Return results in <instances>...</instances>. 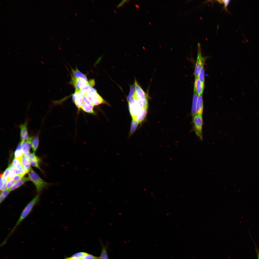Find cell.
Listing matches in <instances>:
<instances>
[{
	"label": "cell",
	"mask_w": 259,
	"mask_h": 259,
	"mask_svg": "<svg viewBox=\"0 0 259 259\" xmlns=\"http://www.w3.org/2000/svg\"><path fill=\"white\" fill-rule=\"evenodd\" d=\"M198 97V95L196 92L194 91L191 109L193 118L196 114V108Z\"/></svg>",
	"instance_id": "cell-15"
},
{
	"label": "cell",
	"mask_w": 259,
	"mask_h": 259,
	"mask_svg": "<svg viewBox=\"0 0 259 259\" xmlns=\"http://www.w3.org/2000/svg\"><path fill=\"white\" fill-rule=\"evenodd\" d=\"M218 1L220 3H224V8L227 11H228L227 9V7L230 1V0H218Z\"/></svg>",
	"instance_id": "cell-34"
},
{
	"label": "cell",
	"mask_w": 259,
	"mask_h": 259,
	"mask_svg": "<svg viewBox=\"0 0 259 259\" xmlns=\"http://www.w3.org/2000/svg\"><path fill=\"white\" fill-rule=\"evenodd\" d=\"M91 20L92 21V22H93V20H92L91 19Z\"/></svg>",
	"instance_id": "cell-50"
},
{
	"label": "cell",
	"mask_w": 259,
	"mask_h": 259,
	"mask_svg": "<svg viewBox=\"0 0 259 259\" xmlns=\"http://www.w3.org/2000/svg\"><path fill=\"white\" fill-rule=\"evenodd\" d=\"M24 175L23 174H17L15 175L12 178L15 182L17 181L22 178Z\"/></svg>",
	"instance_id": "cell-38"
},
{
	"label": "cell",
	"mask_w": 259,
	"mask_h": 259,
	"mask_svg": "<svg viewBox=\"0 0 259 259\" xmlns=\"http://www.w3.org/2000/svg\"><path fill=\"white\" fill-rule=\"evenodd\" d=\"M12 164L18 170H20L23 169L21 163V159L15 158L13 160Z\"/></svg>",
	"instance_id": "cell-24"
},
{
	"label": "cell",
	"mask_w": 259,
	"mask_h": 259,
	"mask_svg": "<svg viewBox=\"0 0 259 259\" xmlns=\"http://www.w3.org/2000/svg\"><path fill=\"white\" fill-rule=\"evenodd\" d=\"M74 14H75V15H76V16H77V13H74Z\"/></svg>",
	"instance_id": "cell-44"
},
{
	"label": "cell",
	"mask_w": 259,
	"mask_h": 259,
	"mask_svg": "<svg viewBox=\"0 0 259 259\" xmlns=\"http://www.w3.org/2000/svg\"><path fill=\"white\" fill-rule=\"evenodd\" d=\"M28 175V178L35 185L38 193L50 184L43 180L32 169H30Z\"/></svg>",
	"instance_id": "cell-3"
},
{
	"label": "cell",
	"mask_w": 259,
	"mask_h": 259,
	"mask_svg": "<svg viewBox=\"0 0 259 259\" xmlns=\"http://www.w3.org/2000/svg\"><path fill=\"white\" fill-rule=\"evenodd\" d=\"M51 38L53 39V40H54V39L53 37H52Z\"/></svg>",
	"instance_id": "cell-47"
},
{
	"label": "cell",
	"mask_w": 259,
	"mask_h": 259,
	"mask_svg": "<svg viewBox=\"0 0 259 259\" xmlns=\"http://www.w3.org/2000/svg\"><path fill=\"white\" fill-rule=\"evenodd\" d=\"M22 150L24 154L29 158L30 155L29 149L26 142L22 140L20 142Z\"/></svg>",
	"instance_id": "cell-21"
},
{
	"label": "cell",
	"mask_w": 259,
	"mask_h": 259,
	"mask_svg": "<svg viewBox=\"0 0 259 259\" xmlns=\"http://www.w3.org/2000/svg\"><path fill=\"white\" fill-rule=\"evenodd\" d=\"M84 94L80 91H75L72 94V101L79 110L80 109L84 101Z\"/></svg>",
	"instance_id": "cell-7"
},
{
	"label": "cell",
	"mask_w": 259,
	"mask_h": 259,
	"mask_svg": "<svg viewBox=\"0 0 259 259\" xmlns=\"http://www.w3.org/2000/svg\"><path fill=\"white\" fill-rule=\"evenodd\" d=\"M40 132L39 131L36 134L34 135L32 143V147L33 151H36L38 147L39 143V135Z\"/></svg>",
	"instance_id": "cell-18"
},
{
	"label": "cell",
	"mask_w": 259,
	"mask_h": 259,
	"mask_svg": "<svg viewBox=\"0 0 259 259\" xmlns=\"http://www.w3.org/2000/svg\"><path fill=\"white\" fill-rule=\"evenodd\" d=\"M204 86L201 83L198 77L195 78L194 91L196 92L198 96L202 95Z\"/></svg>",
	"instance_id": "cell-12"
},
{
	"label": "cell",
	"mask_w": 259,
	"mask_h": 259,
	"mask_svg": "<svg viewBox=\"0 0 259 259\" xmlns=\"http://www.w3.org/2000/svg\"><path fill=\"white\" fill-rule=\"evenodd\" d=\"M21 161L23 167L29 172L31 169L29 158L23 154L21 159Z\"/></svg>",
	"instance_id": "cell-14"
},
{
	"label": "cell",
	"mask_w": 259,
	"mask_h": 259,
	"mask_svg": "<svg viewBox=\"0 0 259 259\" xmlns=\"http://www.w3.org/2000/svg\"><path fill=\"white\" fill-rule=\"evenodd\" d=\"M204 66V65L202 66L200 71L198 75V78L201 83L203 85H204L205 72Z\"/></svg>",
	"instance_id": "cell-27"
},
{
	"label": "cell",
	"mask_w": 259,
	"mask_h": 259,
	"mask_svg": "<svg viewBox=\"0 0 259 259\" xmlns=\"http://www.w3.org/2000/svg\"><path fill=\"white\" fill-rule=\"evenodd\" d=\"M29 160H36L40 162L41 161V159L40 158L37 157L35 155V154L34 153L30 154L29 156Z\"/></svg>",
	"instance_id": "cell-37"
},
{
	"label": "cell",
	"mask_w": 259,
	"mask_h": 259,
	"mask_svg": "<svg viewBox=\"0 0 259 259\" xmlns=\"http://www.w3.org/2000/svg\"><path fill=\"white\" fill-rule=\"evenodd\" d=\"M135 93L137 96L142 99H147V96L146 93L140 86L136 80L135 79L134 82Z\"/></svg>",
	"instance_id": "cell-11"
},
{
	"label": "cell",
	"mask_w": 259,
	"mask_h": 259,
	"mask_svg": "<svg viewBox=\"0 0 259 259\" xmlns=\"http://www.w3.org/2000/svg\"><path fill=\"white\" fill-rule=\"evenodd\" d=\"M15 182L12 178L7 181L6 189L9 190L15 183Z\"/></svg>",
	"instance_id": "cell-36"
},
{
	"label": "cell",
	"mask_w": 259,
	"mask_h": 259,
	"mask_svg": "<svg viewBox=\"0 0 259 259\" xmlns=\"http://www.w3.org/2000/svg\"><path fill=\"white\" fill-rule=\"evenodd\" d=\"M39 197V194H38L25 207L21 212L17 222L11 231L10 235L13 232L18 225L30 213L35 205L38 202Z\"/></svg>",
	"instance_id": "cell-2"
},
{
	"label": "cell",
	"mask_w": 259,
	"mask_h": 259,
	"mask_svg": "<svg viewBox=\"0 0 259 259\" xmlns=\"http://www.w3.org/2000/svg\"><path fill=\"white\" fill-rule=\"evenodd\" d=\"M194 130L196 135L202 139V128L203 124L202 116L196 114L193 118Z\"/></svg>",
	"instance_id": "cell-5"
},
{
	"label": "cell",
	"mask_w": 259,
	"mask_h": 259,
	"mask_svg": "<svg viewBox=\"0 0 259 259\" xmlns=\"http://www.w3.org/2000/svg\"><path fill=\"white\" fill-rule=\"evenodd\" d=\"M100 242L102 249L100 256L99 257V259H109L107 251V246L103 245L101 241Z\"/></svg>",
	"instance_id": "cell-20"
},
{
	"label": "cell",
	"mask_w": 259,
	"mask_h": 259,
	"mask_svg": "<svg viewBox=\"0 0 259 259\" xmlns=\"http://www.w3.org/2000/svg\"><path fill=\"white\" fill-rule=\"evenodd\" d=\"M67 39H68V40H70V39L68 37H67Z\"/></svg>",
	"instance_id": "cell-45"
},
{
	"label": "cell",
	"mask_w": 259,
	"mask_h": 259,
	"mask_svg": "<svg viewBox=\"0 0 259 259\" xmlns=\"http://www.w3.org/2000/svg\"><path fill=\"white\" fill-rule=\"evenodd\" d=\"M85 253L84 252H78L72 255L71 256L76 257L80 259H82Z\"/></svg>",
	"instance_id": "cell-35"
},
{
	"label": "cell",
	"mask_w": 259,
	"mask_h": 259,
	"mask_svg": "<svg viewBox=\"0 0 259 259\" xmlns=\"http://www.w3.org/2000/svg\"><path fill=\"white\" fill-rule=\"evenodd\" d=\"M23 153L22 150L21 142L18 144L16 150L14 153L15 158L21 159Z\"/></svg>",
	"instance_id": "cell-22"
},
{
	"label": "cell",
	"mask_w": 259,
	"mask_h": 259,
	"mask_svg": "<svg viewBox=\"0 0 259 259\" xmlns=\"http://www.w3.org/2000/svg\"><path fill=\"white\" fill-rule=\"evenodd\" d=\"M28 121H26L23 124H21L19 126L20 129V137L22 140H27L29 137L27 127Z\"/></svg>",
	"instance_id": "cell-10"
},
{
	"label": "cell",
	"mask_w": 259,
	"mask_h": 259,
	"mask_svg": "<svg viewBox=\"0 0 259 259\" xmlns=\"http://www.w3.org/2000/svg\"><path fill=\"white\" fill-rule=\"evenodd\" d=\"M203 108L202 95L198 96L196 108V114L202 116Z\"/></svg>",
	"instance_id": "cell-13"
},
{
	"label": "cell",
	"mask_w": 259,
	"mask_h": 259,
	"mask_svg": "<svg viewBox=\"0 0 259 259\" xmlns=\"http://www.w3.org/2000/svg\"><path fill=\"white\" fill-rule=\"evenodd\" d=\"M2 177L3 174H0V189L1 188L2 185L3 184V182L2 179Z\"/></svg>",
	"instance_id": "cell-42"
},
{
	"label": "cell",
	"mask_w": 259,
	"mask_h": 259,
	"mask_svg": "<svg viewBox=\"0 0 259 259\" xmlns=\"http://www.w3.org/2000/svg\"><path fill=\"white\" fill-rule=\"evenodd\" d=\"M68 7L70 9V10H71V9L70 7Z\"/></svg>",
	"instance_id": "cell-48"
},
{
	"label": "cell",
	"mask_w": 259,
	"mask_h": 259,
	"mask_svg": "<svg viewBox=\"0 0 259 259\" xmlns=\"http://www.w3.org/2000/svg\"><path fill=\"white\" fill-rule=\"evenodd\" d=\"M96 90V89L93 88V87L88 84L84 85L80 89V91L83 94Z\"/></svg>",
	"instance_id": "cell-23"
},
{
	"label": "cell",
	"mask_w": 259,
	"mask_h": 259,
	"mask_svg": "<svg viewBox=\"0 0 259 259\" xmlns=\"http://www.w3.org/2000/svg\"><path fill=\"white\" fill-rule=\"evenodd\" d=\"M70 83L73 86L76 91H80L81 88L84 85L87 84H89L88 81L87 82L82 79L75 77L72 76Z\"/></svg>",
	"instance_id": "cell-8"
},
{
	"label": "cell",
	"mask_w": 259,
	"mask_h": 259,
	"mask_svg": "<svg viewBox=\"0 0 259 259\" xmlns=\"http://www.w3.org/2000/svg\"><path fill=\"white\" fill-rule=\"evenodd\" d=\"M139 123L136 120L132 119L130 127V135L133 134L136 130Z\"/></svg>",
	"instance_id": "cell-26"
},
{
	"label": "cell",
	"mask_w": 259,
	"mask_h": 259,
	"mask_svg": "<svg viewBox=\"0 0 259 259\" xmlns=\"http://www.w3.org/2000/svg\"><path fill=\"white\" fill-rule=\"evenodd\" d=\"M63 16L65 18H66V17H65V16L64 15H63Z\"/></svg>",
	"instance_id": "cell-46"
},
{
	"label": "cell",
	"mask_w": 259,
	"mask_h": 259,
	"mask_svg": "<svg viewBox=\"0 0 259 259\" xmlns=\"http://www.w3.org/2000/svg\"><path fill=\"white\" fill-rule=\"evenodd\" d=\"M82 259H99V257H97L85 253Z\"/></svg>",
	"instance_id": "cell-30"
},
{
	"label": "cell",
	"mask_w": 259,
	"mask_h": 259,
	"mask_svg": "<svg viewBox=\"0 0 259 259\" xmlns=\"http://www.w3.org/2000/svg\"><path fill=\"white\" fill-rule=\"evenodd\" d=\"M62 24H63L64 25V26H65V24H64V23H62Z\"/></svg>",
	"instance_id": "cell-49"
},
{
	"label": "cell",
	"mask_w": 259,
	"mask_h": 259,
	"mask_svg": "<svg viewBox=\"0 0 259 259\" xmlns=\"http://www.w3.org/2000/svg\"><path fill=\"white\" fill-rule=\"evenodd\" d=\"M128 1L129 0H122L116 6L117 8H119L122 6L124 4Z\"/></svg>",
	"instance_id": "cell-39"
},
{
	"label": "cell",
	"mask_w": 259,
	"mask_h": 259,
	"mask_svg": "<svg viewBox=\"0 0 259 259\" xmlns=\"http://www.w3.org/2000/svg\"><path fill=\"white\" fill-rule=\"evenodd\" d=\"M89 101L94 106L102 104H109L98 93L96 90L83 94Z\"/></svg>",
	"instance_id": "cell-4"
},
{
	"label": "cell",
	"mask_w": 259,
	"mask_h": 259,
	"mask_svg": "<svg viewBox=\"0 0 259 259\" xmlns=\"http://www.w3.org/2000/svg\"><path fill=\"white\" fill-rule=\"evenodd\" d=\"M34 137V135L30 136H29L26 140V142L29 149L32 147V143Z\"/></svg>",
	"instance_id": "cell-33"
},
{
	"label": "cell",
	"mask_w": 259,
	"mask_h": 259,
	"mask_svg": "<svg viewBox=\"0 0 259 259\" xmlns=\"http://www.w3.org/2000/svg\"><path fill=\"white\" fill-rule=\"evenodd\" d=\"M10 167V172L7 179V181L12 179L16 174H17V170L12 164Z\"/></svg>",
	"instance_id": "cell-25"
},
{
	"label": "cell",
	"mask_w": 259,
	"mask_h": 259,
	"mask_svg": "<svg viewBox=\"0 0 259 259\" xmlns=\"http://www.w3.org/2000/svg\"><path fill=\"white\" fill-rule=\"evenodd\" d=\"M7 182V181H6L5 182L3 183L2 186L0 189L1 192L3 191L6 188Z\"/></svg>",
	"instance_id": "cell-41"
},
{
	"label": "cell",
	"mask_w": 259,
	"mask_h": 259,
	"mask_svg": "<svg viewBox=\"0 0 259 259\" xmlns=\"http://www.w3.org/2000/svg\"><path fill=\"white\" fill-rule=\"evenodd\" d=\"M253 242L254 246L255 247V249L257 256V259H259V250L254 241H253Z\"/></svg>",
	"instance_id": "cell-40"
},
{
	"label": "cell",
	"mask_w": 259,
	"mask_h": 259,
	"mask_svg": "<svg viewBox=\"0 0 259 259\" xmlns=\"http://www.w3.org/2000/svg\"><path fill=\"white\" fill-rule=\"evenodd\" d=\"M147 108L148 107H144L134 119L137 121L139 123L142 121L147 115Z\"/></svg>",
	"instance_id": "cell-17"
},
{
	"label": "cell",
	"mask_w": 259,
	"mask_h": 259,
	"mask_svg": "<svg viewBox=\"0 0 259 259\" xmlns=\"http://www.w3.org/2000/svg\"><path fill=\"white\" fill-rule=\"evenodd\" d=\"M30 180L29 178L23 177L20 180L16 182L9 189L10 191L14 190L19 188L25 182Z\"/></svg>",
	"instance_id": "cell-16"
},
{
	"label": "cell",
	"mask_w": 259,
	"mask_h": 259,
	"mask_svg": "<svg viewBox=\"0 0 259 259\" xmlns=\"http://www.w3.org/2000/svg\"><path fill=\"white\" fill-rule=\"evenodd\" d=\"M64 259H81L77 257L71 256V257L65 258Z\"/></svg>",
	"instance_id": "cell-43"
},
{
	"label": "cell",
	"mask_w": 259,
	"mask_h": 259,
	"mask_svg": "<svg viewBox=\"0 0 259 259\" xmlns=\"http://www.w3.org/2000/svg\"><path fill=\"white\" fill-rule=\"evenodd\" d=\"M84 101L81 105L80 109L88 113L95 114L94 106L88 100L85 95L84 96Z\"/></svg>",
	"instance_id": "cell-9"
},
{
	"label": "cell",
	"mask_w": 259,
	"mask_h": 259,
	"mask_svg": "<svg viewBox=\"0 0 259 259\" xmlns=\"http://www.w3.org/2000/svg\"><path fill=\"white\" fill-rule=\"evenodd\" d=\"M198 53L197 58L195 67L194 75L195 78H197L200 71L203 66L204 65L205 58L202 55L200 44L198 43Z\"/></svg>",
	"instance_id": "cell-6"
},
{
	"label": "cell",
	"mask_w": 259,
	"mask_h": 259,
	"mask_svg": "<svg viewBox=\"0 0 259 259\" xmlns=\"http://www.w3.org/2000/svg\"><path fill=\"white\" fill-rule=\"evenodd\" d=\"M10 169V167L9 166L3 174L2 179L3 183L7 181V178L9 173Z\"/></svg>",
	"instance_id": "cell-31"
},
{
	"label": "cell",
	"mask_w": 259,
	"mask_h": 259,
	"mask_svg": "<svg viewBox=\"0 0 259 259\" xmlns=\"http://www.w3.org/2000/svg\"><path fill=\"white\" fill-rule=\"evenodd\" d=\"M11 191L9 190L5 189L1 192L0 195V203H1L7 196Z\"/></svg>",
	"instance_id": "cell-28"
},
{
	"label": "cell",
	"mask_w": 259,
	"mask_h": 259,
	"mask_svg": "<svg viewBox=\"0 0 259 259\" xmlns=\"http://www.w3.org/2000/svg\"><path fill=\"white\" fill-rule=\"evenodd\" d=\"M135 92L134 86L132 85L130 87V91L127 97V101L129 102Z\"/></svg>",
	"instance_id": "cell-29"
},
{
	"label": "cell",
	"mask_w": 259,
	"mask_h": 259,
	"mask_svg": "<svg viewBox=\"0 0 259 259\" xmlns=\"http://www.w3.org/2000/svg\"><path fill=\"white\" fill-rule=\"evenodd\" d=\"M29 160L30 164L31 166L36 167L40 170L41 171H42L40 168L38 164V163L40 162L36 160Z\"/></svg>",
	"instance_id": "cell-32"
},
{
	"label": "cell",
	"mask_w": 259,
	"mask_h": 259,
	"mask_svg": "<svg viewBox=\"0 0 259 259\" xmlns=\"http://www.w3.org/2000/svg\"><path fill=\"white\" fill-rule=\"evenodd\" d=\"M128 104L131 115L132 119H135L144 107H148L147 99L140 98L135 93Z\"/></svg>",
	"instance_id": "cell-1"
},
{
	"label": "cell",
	"mask_w": 259,
	"mask_h": 259,
	"mask_svg": "<svg viewBox=\"0 0 259 259\" xmlns=\"http://www.w3.org/2000/svg\"><path fill=\"white\" fill-rule=\"evenodd\" d=\"M72 71L73 74L72 76L75 77L82 79L86 82H88L86 76L79 71L77 68H76L75 70L72 69Z\"/></svg>",
	"instance_id": "cell-19"
}]
</instances>
